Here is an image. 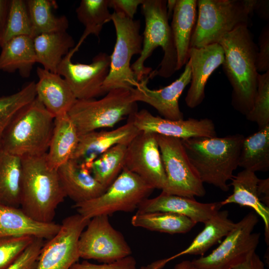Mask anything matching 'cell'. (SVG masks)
Instances as JSON below:
<instances>
[{
    "instance_id": "37",
    "label": "cell",
    "mask_w": 269,
    "mask_h": 269,
    "mask_svg": "<svg viewBox=\"0 0 269 269\" xmlns=\"http://www.w3.org/2000/svg\"><path fill=\"white\" fill-rule=\"evenodd\" d=\"M35 82L26 84L19 91L0 96V135L14 116L36 98Z\"/></svg>"
},
{
    "instance_id": "15",
    "label": "cell",
    "mask_w": 269,
    "mask_h": 269,
    "mask_svg": "<svg viewBox=\"0 0 269 269\" xmlns=\"http://www.w3.org/2000/svg\"><path fill=\"white\" fill-rule=\"evenodd\" d=\"M124 168L137 175L154 189H165L166 177L156 134L140 131L134 137L127 146Z\"/></svg>"
},
{
    "instance_id": "40",
    "label": "cell",
    "mask_w": 269,
    "mask_h": 269,
    "mask_svg": "<svg viewBox=\"0 0 269 269\" xmlns=\"http://www.w3.org/2000/svg\"><path fill=\"white\" fill-rule=\"evenodd\" d=\"M44 245L43 239L35 238L16 260L5 269H35Z\"/></svg>"
},
{
    "instance_id": "22",
    "label": "cell",
    "mask_w": 269,
    "mask_h": 269,
    "mask_svg": "<svg viewBox=\"0 0 269 269\" xmlns=\"http://www.w3.org/2000/svg\"><path fill=\"white\" fill-rule=\"evenodd\" d=\"M60 225L37 221L18 207L0 203V237L31 236L50 239L59 231Z\"/></svg>"
},
{
    "instance_id": "33",
    "label": "cell",
    "mask_w": 269,
    "mask_h": 269,
    "mask_svg": "<svg viewBox=\"0 0 269 269\" xmlns=\"http://www.w3.org/2000/svg\"><path fill=\"white\" fill-rule=\"evenodd\" d=\"M28 11L32 27L33 38L44 33L66 31L69 26L67 18L56 16L52 12L55 1L50 0H27Z\"/></svg>"
},
{
    "instance_id": "47",
    "label": "cell",
    "mask_w": 269,
    "mask_h": 269,
    "mask_svg": "<svg viewBox=\"0 0 269 269\" xmlns=\"http://www.w3.org/2000/svg\"><path fill=\"white\" fill-rule=\"evenodd\" d=\"M263 18L269 19V0H257L255 10Z\"/></svg>"
},
{
    "instance_id": "19",
    "label": "cell",
    "mask_w": 269,
    "mask_h": 269,
    "mask_svg": "<svg viewBox=\"0 0 269 269\" xmlns=\"http://www.w3.org/2000/svg\"><path fill=\"white\" fill-rule=\"evenodd\" d=\"M189 54L191 84L185 100L188 107L194 108L204 100L208 78L223 64L224 53L221 45L216 43L201 48L190 47Z\"/></svg>"
},
{
    "instance_id": "43",
    "label": "cell",
    "mask_w": 269,
    "mask_h": 269,
    "mask_svg": "<svg viewBox=\"0 0 269 269\" xmlns=\"http://www.w3.org/2000/svg\"><path fill=\"white\" fill-rule=\"evenodd\" d=\"M143 0H109V8H112L116 13L122 14L127 17L134 19L139 5Z\"/></svg>"
},
{
    "instance_id": "44",
    "label": "cell",
    "mask_w": 269,
    "mask_h": 269,
    "mask_svg": "<svg viewBox=\"0 0 269 269\" xmlns=\"http://www.w3.org/2000/svg\"><path fill=\"white\" fill-rule=\"evenodd\" d=\"M232 269H266L265 264L256 252L247 260Z\"/></svg>"
},
{
    "instance_id": "34",
    "label": "cell",
    "mask_w": 269,
    "mask_h": 269,
    "mask_svg": "<svg viewBox=\"0 0 269 269\" xmlns=\"http://www.w3.org/2000/svg\"><path fill=\"white\" fill-rule=\"evenodd\" d=\"M109 0H82L76 9L77 18L85 27L77 45L72 49L77 51L87 37L93 34L99 37L103 25L111 21Z\"/></svg>"
},
{
    "instance_id": "10",
    "label": "cell",
    "mask_w": 269,
    "mask_h": 269,
    "mask_svg": "<svg viewBox=\"0 0 269 269\" xmlns=\"http://www.w3.org/2000/svg\"><path fill=\"white\" fill-rule=\"evenodd\" d=\"M254 211L235 223L222 242L210 254L192 261L199 269H232L245 261L259 244L261 234L253 233L258 223Z\"/></svg>"
},
{
    "instance_id": "28",
    "label": "cell",
    "mask_w": 269,
    "mask_h": 269,
    "mask_svg": "<svg viewBox=\"0 0 269 269\" xmlns=\"http://www.w3.org/2000/svg\"><path fill=\"white\" fill-rule=\"evenodd\" d=\"M1 47L0 71H18L22 77H28L36 63L33 38L26 35L16 36Z\"/></svg>"
},
{
    "instance_id": "12",
    "label": "cell",
    "mask_w": 269,
    "mask_h": 269,
    "mask_svg": "<svg viewBox=\"0 0 269 269\" xmlns=\"http://www.w3.org/2000/svg\"><path fill=\"white\" fill-rule=\"evenodd\" d=\"M86 228L78 241L80 258L109 263L131 255L130 246L111 224L109 216L94 217Z\"/></svg>"
},
{
    "instance_id": "27",
    "label": "cell",
    "mask_w": 269,
    "mask_h": 269,
    "mask_svg": "<svg viewBox=\"0 0 269 269\" xmlns=\"http://www.w3.org/2000/svg\"><path fill=\"white\" fill-rule=\"evenodd\" d=\"M33 40L36 63L54 73L64 57L75 47L73 38L66 31L41 34Z\"/></svg>"
},
{
    "instance_id": "16",
    "label": "cell",
    "mask_w": 269,
    "mask_h": 269,
    "mask_svg": "<svg viewBox=\"0 0 269 269\" xmlns=\"http://www.w3.org/2000/svg\"><path fill=\"white\" fill-rule=\"evenodd\" d=\"M128 119L139 131L179 138L213 137L217 136L213 122L207 118L173 121L154 116L147 110H136Z\"/></svg>"
},
{
    "instance_id": "23",
    "label": "cell",
    "mask_w": 269,
    "mask_h": 269,
    "mask_svg": "<svg viewBox=\"0 0 269 269\" xmlns=\"http://www.w3.org/2000/svg\"><path fill=\"white\" fill-rule=\"evenodd\" d=\"M57 172L66 197L75 203L97 197L107 189L93 177L89 169L73 160L60 166Z\"/></svg>"
},
{
    "instance_id": "14",
    "label": "cell",
    "mask_w": 269,
    "mask_h": 269,
    "mask_svg": "<svg viewBox=\"0 0 269 269\" xmlns=\"http://www.w3.org/2000/svg\"><path fill=\"white\" fill-rule=\"evenodd\" d=\"M89 221L78 213L65 218L58 232L43 246L35 269H70L78 262L79 238Z\"/></svg>"
},
{
    "instance_id": "49",
    "label": "cell",
    "mask_w": 269,
    "mask_h": 269,
    "mask_svg": "<svg viewBox=\"0 0 269 269\" xmlns=\"http://www.w3.org/2000/svg\"><path fill=\"white\" fill-rule=\"evenodd\" d=\"M172 269H199L192 261L185 260L176 264Z\"/></svg>"
},
{
    "instance_id": "29",
    "label": "cell",
    "mask_w": 269,
    "mask_h": 269,
    "mask_svg": "<svg viewBox=\"0 0 269 269\" xmlns=\"http://www.w3.org/2000/svg\"><path fill=\"white\" fill-rule=\"evenodd\" d=\"M204 224L203 229L185 249L167 258L169 262L186 255L204 256L210 248L228 234L235 223L229 218L228 211L225 210H219Z\"/></svg>"
},
{
    "instance_id": "42",
    "label": "cell",
    "mask_w": 269,
    "mask_h": 269,
    "mask_svg": "<svg viewBox=\"0 0 269 269\" xmlns=\"http://www.w3.org/2000/svg\"><path fill=\"white\" fill-rule=\"evenodd\" d=\"M259 49L257 54L256 67L258 72L269 70V24H266L259 37Z\"/></svg>"
},
{
    "instance_id": "6",
    "label": "cell",
    "mask_w": 269,
    "mask_h": 269,
    "mask_svg": "<svg viewBox=\"0 0 269 269\" xmlns=\"http://www.w3.org/2000/svg\"><path fill=\"white\" fill-rule=\"evenodd\" d=\"M257 0H198L190 47L216 43L226 33L252 23Z\"/></svg>"
},
{
    "instance_id": "38",
    "label": "cell",
    "mask_w": 269,
    "mask_h": 269,
    "mask_svg": "<svg viewBox=\"0 0 269 269\" xmlns=\"http://www.w3.org/2000/svg\"><path fill=\"white\" fill-rule=\"evenodd\" d=\"M246 119L256 123L259 130L269 126V70L259 74L256 95Z\"/></svg>"
},
{
    "instance_id": "45",
    "label": "cell",
    "mask_w": 269,
    "mask_h": 269,
    "mask_svg": "<svg viewBox=\"0 0 269 269\" xmlns=\"http://www.w3.org/2000/svg\"><path fill=\"white\" fill-rule=\"evenodd\" d=\"M257 191L261 202L269 207V178L260 179L258 183Z\"/></svg>"
},
{
    "instance_id": "3",
    "label": "cell",
    "mask_w": 269,
    "mask_h": 269,
    "mask_svg": "<svg viewBox=\"0 0 269 269\" xmlns=\"http://www.w3.org/2000/svg\"><path fill=\"white\" fill-rule=\"evenodd\" d=\"M245 136L241 134L218 137H193L182 142L192 165L203 183L227 192V182L238 167Z\"/></svg>"
},
{
    "instance_id": "39",
    "label": "cell",
    "mask_w": 269,
    "mask_h": 269,
    "mask_svg": "<svg viewBox=\"0 0 269 269\" xmlns=\"http://www.w3.org/2000/svg\"><path fill=\"white\" fill-rule=\"evenodd\" d=\"M35 238L27 236L0 237V269H5L13 263Z\"/></svg>"
},
{
    "instance_id": "7",
    "label": "cell",
    "mask_w": 269,
    "mask_h": 269,
    "mask_svg": "<svg viewBox=\"0 0 269 269\" xmlns=\"http://www.w3.org/2000/svg\"><path fill=\"white\" fill-rule=\"evenodd\" d=\"M137 110L131 89L118 88L109 91L98 100H77L68 115L80 135L112 128Z\"/></svg>"
},
{
    "instance_id": "30",
    "label": "cell",
    "mask_w": 269,
    "mask_h": 269,
    "mask_svg": "<svg viewBox=\"0 0 269 269\" xmlns=\"http://www.w3.org/2000/svg\"><path fill=\"white\" fill-rule=\"evenodd\" d=\"M238 166L254 172L269 170V126L245 137Z\"/></svg>"
},
{
    "instance_id": "4",
    "label": "cell",
    "mask_w": 269,
    "mask_h": 269,
    "mask_svg": "<svg viewBox=\"0 0 269 269\" xmlns=\"http://www.w3.org/2000/svg\"><path fill=\"white\" fill-rule=\"evenodd\" d=\"M46 154L21 158L20 206L32 219L51 223L66 195L57 170L49 165Z\"/></svg>"
},
{
    "instance_id": "2",
    "label": "cell",
    "mask_w": 269,
    "mask_h": 269,
    "mask_svg": "<svg viewBox=\"0 0 269 269\" xmlns=\"http://www.w3.org/2000/svg\"><path fill=\"white\" fill-rule=\"evenodd\" d=\"M224 53L223 70L233 89L231 104L245 116L251 110L257 91L258 47L246 25L225 34L218 42Z\"/></svg>"
},
{
    "instance_id": "13",
    "label": "cell",
    "mask_w": 269,
    "mask_h": 269,
    "mask_svg": "<svg viewBox=\"0 0 269 269\" xmlns=\"http://www.w3.org/2000/svg\"><path fill=\"white\" fill-rule=\"evenodd\" d=\"M71 49L64 57L57 73L67 82L77 100H88L104 95L103 84L109 73L110 55L100 52L90 64L74 63Z\"/></svg>"
},
{
    "instance_id": "36",
    "label": "cell",
    "mask_w": 269,
    "mask_h": 269,
    "mask_svg": "<svg viewBox=\"0 0 269 269\" xmlns=\"http://www.w3.org/2000/svg\"><path fill=\"white\" fill-rule=\"evenodd\" d=\"M21 35L33 38L32 24L26 0H11L1 36V46L11 38Z\"/></svg>"
},
{
    "instance_id": "18",
    "label": "cell",
    "mask_w": 269,
    "mask_h": 269,
    "mask_svg": "<svg viewBox=\"0 0 269 269\" xmlns=\"http://www.w3.org/2000/svg\"><path fill=\"white\" fill-rule=\"evenodd\" d=\"M140 132L128 119L126 124L113 130H96L80 135L71 159L89 169L100 155L117 144L128 145Z\"/></svg>"
},
{
    "instance_id": "8",
    "label": "cell",
    "mask_w": 269,
    "mask_h": 269,
    "mask_svg": "<svg viewBox=\"0 0 269 269\" xmlns=\"http://www.w3.org/2000/svg\"><path fill=\"white\" fill-rule=\"evenodd\" d=\"M111 21L116 30V42L110 55L109 73L103 85L105 93L118 88L132 89L138 85L131 60L134 55H140L142 48L139 20L114 12Z\"/></svg>"
},
{
    "instance_id": "26",
    "label": "cell",
    "mask_w": 269,
    "mask_h": 269,
    "mask_svg": "<svg viewBox=\"0 0 269 269\" xmlns=\"http://www.w3.org/2000/svg\"><path fill=\"white\" fill-rule=\"evenodd\" d=\"M79 135L68 114L55 118L46 158L49 165L57 169L70 160L77 147Z\"/></svg>"
},
{
    "instance_id": "51",
    "label": "cell",
    "mask_w": 269,
    "mask_h": 269,
    "mask_svg": "<svg viewBox=\"0 0 269 269\" xmlns=\"http://www.w3.org/2000/svg\"><path fill=\"white\" fill-rule=\"evenodd\" d=\"M1 44H2L1 37V36H0V47H1Z\"/></svg>"
},
{
    "instance_id": "21",
    "label": "cell",
    "mask_w": 269,
    "mask_h": 269,
    "mask_svg": "<svg viewBox=\"0 0 269 269\" xmlns=\"http://www.w3.org/2000/svg\"><path fill=\"white\" fill-rule=\"evenodd\" d=\"M36 73V98L54 118L67 115L77 99L66 80L40 67Z\"/></svg>"
},
{
    "instance_id": "50",
    "label": "cell",
    "mask_w": 269,
    "mask_h": 269,
    "mask_svg": "<svg viewBox=\"0 0 269 269\" xmlns=\"http://www.w3.org/2000/svg\"><path fill=\"white\" fill-rule=\"evenodd\" d=\"M176 2V0H167V11L168 18L172 15L173 11Z\"/></svg>"
},
{
    "instance_id": "1",
    "label": "cell",
    "mask_w": 269,
    "mask_h": 269,
    "mask_svg": "<svg viewBox=\"0 0 269 269\" xmlns=\"http://www.w3.org/2000/svg\"><path fill=\"white\" fill-rule=\"evenodd\" d=\"M167 0H143L145 19L141 54L131 65L138 82L148 77L169 78L176 71L177 53L168 22Z\"/></svg>"
},
{
    "instance_id": "46",
    "label": "cell",
    "mask_w": 269,
    "mask_h": 269,
    "mask_svg": "<svg viewBox=\"0 0 269 269\" xmlns=\"http://www.w3.org/2000/svg\"><path fill=\"white\" fill-rule=\"evenodd\" d=\"M10 0H0V36L1 37L5 27Z\"/></svg>"
},
{
    "instance_id": "35",
    "label": "cell",
    "mask_w": 269,
    "mask_h": 269,
    "mask_svg": "<svg viewBox=\"0 0 269 269\" xmlns=\"http://www.w3.org/2000/svg\"><path fill=\"white\" fill-rule=\"evenodd\" d=\"M127 145L117 144L98 157L91 164L89 170L93 177L107 189L123 170Z\"/></svg>"
},
{
    "instance_id": "41",
    "label": "cell",
    "mask_w": 269,
    "mask_h": 269,
    "mask_svg": "<svg viewBox=\"0 0 269 269\" xmlns=\"http://www.w3.org/2000/svg\"><path fill=\"white\" fill-rule=\"evenodd\" d=\"M70 269H137L135 259L131 256L116 261L95 264L84 261L75 263Z\"/></svg>"
},
{
    "instance_id": "32",
    "label": "cell",
    "mask_w": 269,
    "mask_h": 269,
    "mask_svg": "<svg viewBox=\"0 0 269 269\" xmlns=\"http://www.w3.org/2000/svg\"><path fill=\"white\" fill-rule=\"evenodd\" d=\"M131 224L136 227L170 234L187 233L196 224L185 216L164 212H136L132 217Z\"/></svg>"
},
{
    "instance_id": "52",
    "label": "cell",
    "mask_w": 269,
    "mask_h": 269,
    "mask_svg": "<svg viewBox=\"0 0 269 269\" xmlns=\"http://www.w3.org/2000/svg\"><path fill=\"white\" fill-rule=\"evenodd\" d=\"M1 149V137H0V150Z\"/></svg>"
},
{
    "instance_id": "17",
    "label": "cell",
    "mask_w": 269,
    "mask_h": 269,
    "mask_svg": "<svg viewBox=\"0 0 269 269\" xmlns=\"http://www.w3.org/2000/svg\"><path fill=\"white\" fill-rule=\"evenodd\" d=\"M191 76V67L188 61L183 73L170 85L158 90L150 89L147 87L149 79L147 77L131 89L132 97L135 102H142L150 105L163 118L173 121L183 120L179 99L186 86L190 83Z\"/></svg>"
},
{
    "instance_id": "20",
    "label": "cell",
    "mask_w": 269,
    "mask_h": 269,
    "mask_svg": "<svg viewBox=\"0 0 269 269\" xmlns=\"http://www.w3.org/2000/svg\"><path fill=\"white\" fill-rule=\"evenodd\" d=\"M223 206L220 202L201 203L188 198L163 192L152 198H146L138 206V212H164L185 216L195 223H204Z\"/></svg>"
},
{
    "instance_id": "25",
    "label": "cell",
    "mask_w": 269,
    "mask_h": 269,
    "mask_svg": "<svg viewBox=\"0 0 269 269\" xmlns=\"http://www.w3.org/2000/svg\"><path fill=\"white\" fill-rule=\"evenodd\" d=\"M197 0H176L170 27L177 53L176 71L189 59L190 41L197 17Z\"/></svg>"
},
{
    "instance_id": "31",
    "label": "cell",
    "mask_w": 269,
    "mask_h": 269,
    "mask_svg": "<svg viewBox=\"0 0 269 269\" xmlns=\"http://www.w3.org/2000/svg\"><path fill=\"white\" fill-rule=\"evenodd\" d=\"M22 159L0 150V203L20 206Z\"/></svg>"
},
{
    "instance_id": "5",
    "label": "cell",
    "mask_w": 269,
    "mask_h": 269,
    "mask_svg": "<svg viewBox=\"0 0 269 269\" xmlns=\"http://www.w3.org/2000/svg\"><path fill=\"white\" fill-rule=\"evenodd\" d=\"M54 117L36 98L19 110L1 137V149L21 158L41 156L48 151Z\"/></svg>"
},
{
    "instance_id": "9",
    "label": "cell",
    "mask_w": 269,
    "mask_h": 269,
    "mask_svg": "<svg viewBox=\"0 0 269 269\" xmlns=\"http://www.w3.org/2000/svg\"><path fill=\"white\" fill-rule=\"evenodd\" d=\"M154 189L137 175L123 169L112 184L101 195L75 203L79 214L90 220L99 215L117 212H132L148 198Z\"/></svg>"
},
{
    "instance_id": "24",
    "label": "cell",
    "mask_w": 269,
    "mask_h": 269,
    "mask_svg": "<svg viewBox=\"0 0 269 269\" xmlns=\"http://www.w3.org/2000/svg\"><path fill=\"white\" fill-rule=\"evenodd\" d=\"M260 178L256 172L243 169L236 175H233L230 184L233 187V193L221 201L222 206L236 204L241 206L250 207L263 220L265 229V238L269 243V207L260 200L257 185Z\"/></svg>"
},
{
    "instance_id": "11",
    "label": "cell",
    "mask_w": 269,
    "mask_h": 269,
    "mask_svg": "<svg viewBox=\"0 0 269 269\" xmlns=\"http://www.w3.org/2000/svg\"><path fill=\"white\" fill-rule=\"evenodd\" d=\"M161 158L166 177L162 191L188 198L203 197L204 183L191 163L181 139L156 134Z\"/></svg>"
},
{
    "instance_id": "48",
    "label": "cell",
    "mask_w": 269,
    "mask_h": 269,
    "mask_svg": "<svg viewBox=\"0 0 269 269\" xmlns=\"http://www.w3.org/2000/svg\"><path fill=\"white\" fill-rule=\"evenodd\" d=\"M168 262L167 258L162 259L141 266L139 269H161Z\"/></svg>"
}]
</instances>
